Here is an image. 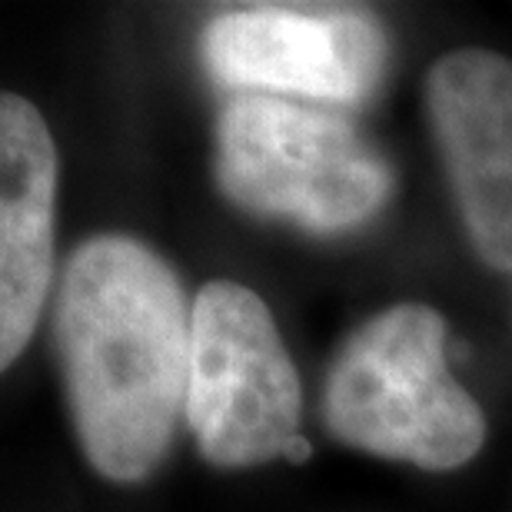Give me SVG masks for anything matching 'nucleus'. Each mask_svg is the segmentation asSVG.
Masks as SVG:
<instances>
[{
  "label": "nucleus",
  "mask_w": 512,
  "mask_h": 512,
  "mask_svg": "<svg viewBox=\"0 0 512 512\" xmlns=\"http://www.w3.org/2000/svg\"><path fill=\"white\" fill-rule=\"evenodd\" d=\"M193 306L147 243L100 233L70 253L57 300L67 403L87 463L114 483L150 476L187 416Z\"/></svg>",
  "instance_id": "nucleus-1"
},
{
  "label": "nucleus",
  "mask_w": 512,
  "mask_h": 512,
  "mask_svg": "<svg viewBox=\"0 0 512 512\" xmlns=\"http://www.w3.org/2000/svg\"><path fill=\"white\" fill-rule=\"evenodd\" d=\"M323 413L340 443L446 473L486 439V416L449 376L446 323L433 306L399 303L366 320L326 376Z\"/></svg>",
  "instance_id": "nucleus-2"
},
{
  "label": "nucleus",
  "mask_w": 512,
  "mask_h": 512,
  "mask_svg": "<svg viewBox=\"0 0 512 512\" xmlns=\"http://www.w3.org/2000/svg\"><path fill=\"white\" fill-rule=\"evenodd\" d=\"M217 180L237 207L313 233H346L383 210L393 170L350 120L273 94H237L217 127Z\"/></svg>",
  "instance_id": "nucleus-3"
},
{
  "label": "nucleus",
  "mask_w": 512,
  "mask_h": 512,
  "mask_svg": "<svg viewBox=\"0 0 512 512\" xmlns=\"http://www.w3.org/2000/svg\"><path fill=\"white\" fill-rule=\"evenodd\" d=\"M300 376L270 306L247 286L213 280L193 300L187 423L220 469L286 459L300 439Z\"/></svg>",
  "instance_id": "nucleus-4"
},
{
  "label": "nucleus",
  "mask_w": 512,
  "mask_h": 512,
  "mask_svg": "<svg viewBox=\"0 0 512 512\" xmlns=\"http://www.w3.org/2000/svg\"><path fill=\"white\" fill-rule=\"evenodd\" d=\"M200 54L220 84L247 94L360 104L383 74L386 37L363 10L247 7L210 20Z\"/></svg>",
  "instance_id": "nucleus-5"
},
{
  "label": "nucleus",
  "mask_w": 512,
  "mask_h": 512,
  "mask_svg": "<svg viewBox=\"0 0 512 512\" xmlns=\"http://www.w3.org/2000/svg\"><path fill=\"white\" fill-rule=\"evenodd\" d=\"M426 100L469 240L512 273V60L453 50L429 70Z\"/></svg>",
  "instance_id": "nucleus-6"
},
{
  "label": "nucleus",
  "mask_w": 512,
  "mask_h": 512,
  "mask_svg": "<svg viewBox=\"0 0 512 512\" xmlns=\"http://www.w3.org/2000/svg\"><path fill=\"white\" fill-rule=\"evenodd\" d=\"M57 147L40 110L0 97V366L34 336L54 273Z\"/></svg>",
  "instance_id": "nucleus-7"
}]
</instances>
